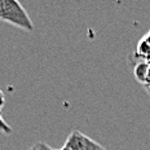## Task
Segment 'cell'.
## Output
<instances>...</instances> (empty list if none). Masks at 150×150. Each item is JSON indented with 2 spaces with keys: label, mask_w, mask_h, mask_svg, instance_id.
Wrapping results in <instances>:
<instances>
[{
  "label": "cell",
  "mask_w": 150,
  "mask_h": 150,
  "mask_svg": "<svg viewBox=\"0 0 150 150\" xmlns=\"http://www.w3.org/2000/svg\"><path fill=\"white\" fill-rule=\"evenodd\" d=\"M36 149L38 150H56V149L51 148L49 145H47L45 142H38L36 144Z\"/></svg>",
  "instance_id": "cell-6"
},
{
  "label": "cell",
  "mask_w": 150,
  "mask_h": 150,
  "mask_svg": "<svg viewBox=\"0 0 150 150\" xmlns=\"http://www.w3.org/2000/svg\"><path fill=\"white\" fill-rule=\"evenodd\" d=\"M135 58H137L135 54H132ZM149 66L150 64L145 60H140L137 58V61L135 62V66H133V75H135V79L139 83H141L142 86H145L146 79H148V73H149Z\"/></svg>",
  "instance_id": "cell-3"
},
{
  "label": "cell",
  "mask_w": 150,
  "mask_h": 150,
  "mask_svg": "<svg viewBox=\"0 0 150 150\" xmlns=\"http://www.w3.org/2000/svg\"><path fill=\"white\" fill-rule=\"evenodd\" d=\"M0 132H4L5 135L12 133V128L9 127V124L4 120V118L1 117V112H0Z\"/></svg>",
  "instance_id": "cell-5"
},
{
  "label": "cell",
  "mask_w": 150,
  "mask_h": 150,
  "mask_svg": "<svg viewBox=\"0 0 150 150\" xmlns=\"http://www.w3.org/2000/svg\"><path fill=\"white\" fill-rule=\"evenodd\" d=\"M4 104H5V96H4V93H3V91H0V111H1Z\"/></svg>",
  "instance_id": "cell-7"
},
{
  "label": "cell",
  "mask_w": 150,
  "mask_h": 150,
  "mask_svg": "<svg viewBox=\"0 0 150 150\" xmlns=\"http://www.w3.org/2000/svg\"><path fill=\"white\" fill-rule=\"evenodd\" d=\"M101 150H105V149H104V148H102V149H101Z\"/></svg>",
  "instance_id": "cell-10"
},
{
  "label": "cell",
  "mask_w": 150,
  "mask_h": 150,
  "mask_svg": "<svg viewBox=\"0 0 150 150\" xmlns=\"http://www.w3.org/2000/svg\"><path fill=\"white\" fill-rule=\"evenodd\" d=\"M133 54H135L137 58H140V60H145V61L150 60V42L146 39V36H142L141 39L139 40L136 52L133 53Z\"/></svg>",
  "instance_id": "cell-4"
},
{
  "label": "cell",
  "mask_w": 150,
  "mask_h": 150,
  "mask_svg": "<svg viewBox=\"0 0 150 150\" xmlns=\"http://www.w3.org/2000/svg\"><path fill=\"white\" fill-rule=\"evenodd\" d=\"M145 36H146V39H148V40H149V42H150V30L148 31V34H146V35H145Z\"/></svg>",
  "instance_id": "cell-8"
},
{
  "label": "cell",
  "mask_w": 150,
  "mask_h": 150,
  "mask_svg": "<svg viewBox=\"0 0 150 150\" xmlns=\"http://www.w3.org/2000/svg\"><path fill=\"white\" fill-rule=\"evenodd\" d=\"M64 148L69 150H101L102 146L79 131H74L69 135Z\"/></svg>",
  "instance_id": "cell-2"
},
{
  "label": "cell",
  "mask_w": 150,
  "mask_h": 150,
  "mask_svg": "<svg viewBox=\"0 0 150 150\" xmlns=\"http://www.w3.org/2000/svg\"><path fill=\"white\" fill-rule=\"evenodd\" d=\"M29 150H38V149H36V145H34V146H31V148H30Z\"/></svg>",
  "instance_id": "cell-9"
},
{
  "label": "cell",
  "mask_w": 150,
  "mask_h": 150,
  "mask_svg": "<svg viewBox=\"0 0 150 150\" xmlns=\"http://www.w3.org/2000/svg\"><path fill=\"white\" fill-rule=\"evenodd\" d=\"M0 21L25 31L34 30V23L30 16L17 0H0Z\"/></svg>",
  "instance_id": "cell-1"
}]
</instances>
